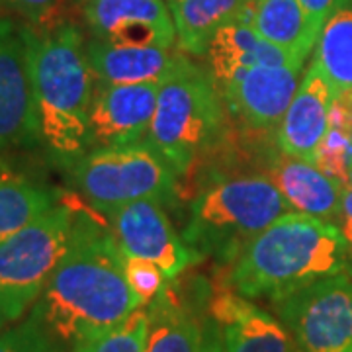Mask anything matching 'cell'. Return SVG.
<instances>
[{"mask_svg": "<svg viewBox=\"0 0 352 352\" xmlns=\"http://www.w3.org/2000/svg\"><path fill=\"white\" fill-rule=\"evenodd\" d=\"M251 2H254V0H249V4H251Z\"/></svg>", "mask_w": 352, "mask_h": 352, "instance_id": "obj_34", "label": "cell"}, {"mask_svg": "<svg viewBox=\"0 0 352 352\" xmlns=\"http://www.w3.org/2000/svg\"><path fill=\"white\" fill-rule=\"evenodd\" d=\"M300 2H302L303 10L309 16V20L314 22L315 28L323 30V25L329 18L351 0H300Z\"/></svg>", "mask_w": 352, "mask_h": 352, "instance_id": "obj_29", "label": "cell"}, {"mask_svg": "<svg viewBox=\"0 0 352 352\" xmlns=\"http://www.w3.org/2000/svg\"><path fill=\"white\" fill-rule=\"evenodd\" d=\"M143 307L126 276V256L92 217L76 214L71 243L32 315L61 344L75 346L122 325Z\"/></svg>", "mask_w": 352, "mask_h": 352, "instance_id": "obj_1", "label": "cell"}, {"mask_svg": "<svg viewBox=\"0 0 352 352\" xmlns=\"http://www.w3.org/2000/svg\"><path fill=\"white\" fill-rule=\"evenodd\" d=\"M335 226L339 227V231L342 233L344 241L349 243V247L352 249V182L342 188V198H340V210Z\"/></svg>", "mask_w": 352, "mask_h": 352, "instance_id": "obj_30", "label": "cell"}, {"mask_svg": "<svg viewBox=\"0 0 352 352\" xmlns=\"http://www.w3.org/2000/svg\"><path fill=\"white\" fill-rule=\"evenodd\" d=\"M274 305L302 352H352V274L319 280Z\"/></svg>", "mask_w": 352, "mask_h": 352, "instance_id": "obj_8", "label": "cell"}, {"mask_svg": "<svg viewBox=\"0 0 352 352\" xmlns=\"http://www.w3.org/2000/svg\"><path fill=\"white\" fill-rule=\"evenodd\" d=\"M161 85L96 82L90 118L88 151L143 143L151 127Z\"/></svg>", "mask_w": 352, "mask_h": 352, "instance_id": "obj_11", "label": "cell"}, {"mask_svg": "<svg viewBox=\"0 0 352 352\" xmlns=\"http://www.w3.org/2000/svg\"><path fill=\"white\" fill-rule=\"evenodd\" d=\"M223 100L210 71L194 63L161 85L149 133L143 143L161 155L175 173H186L221 133Z\"/></svg>", "mask_w": 352, "mask_h": 352, "instance_id": "obj_5", "label": "cell"}, {"mask_svg": "<svg viewBox=\"0 0 352 352\" xmlns=\"http://www.w3.org/2000/svg\"><path fill=\"white\" fill-rule=\"evenodd\" d=\"M20 28L41 141L57 163L71 168L88 153V118L96 90L85 39L71 22L51 28L20 24Z\"/></svg>", "mask_w": 352, "mask_h": 352, "instance_id": "obj_3", "label": "cell"}, {"mask_svg": "<svg viewBox=\"0 0 352 352\" xmlns=\"http://www.w3.org/2000/svg\"><path fill=\"white\" fill-rule=\"evenodd\" d=\"M149 335L147 307H139L122 325L98 337L76 342L71 352H145Z\"/></svg>", "mask_w": 352, "mask_h": 352, "instance_id": "obj_24", "label": "cell"}, {"mask_svg": "<svg viewBox=\"0 0 352 352\" xmlns=\"http://www.w3.org/2000/svg\"><path fill=\"white\" fill-rule=\"evenodd\" d=\"M71 180L104 214L141 200L175 198L176 173L147 143L92 149L71 166Z\"/></svg>", "mask_w": 352, "mask_h": 352, "instance_id": "obj_7", "label": "cell"}, {"mask_svg": "<svg viewBox=\"0 0 352 352\" xmlns=\"http://www.w3.org/2000/svg\"><path fill=\"white\" fill-rule=\"evenodd\" d=\"M210 317L221 331L227 352H302L282 321L237 292H217Z\"/></svg>", "mask_w": 352, "mask_h": 352, "instance_id": "obj_14", "label": "cell"}, {"mask_svg": "<svg viewBox=\"0 0 352 352\" xmlns=\"http://www.w3.org/2000/svg\"><path fill=\"white\" fill-rule=\"evenodd\" d=\"M274 186L280 190L284 200L288 201L294 212L337 219L342 198V186L317 168L311 161H303L296 157H286L276 161L268 176Z\"/></svg>", "mask_w": 352, "mask_h": 352, "instance_id": "obj_19", "label": "cell"}, {"mask_svg": "<svg viewBox=\"0 0 352 352\" xmlns=\"http://www.w3.org/2000/svg\"><path fill=\"white\" fill-rule=\"evenodd\" d=\"M164 2H168V4H170V2H173V0H164Z\"/></svg>", "mask_w": 352, "mask_h": 352, "instance_id": "obj_33", "label": "cell"}, {"mask_svg": "<svg viewBox=\"0 0 352 352\" xmlns=\"http://www.w3.org/2000/svg\"><path fill=\"white\" fill-rule=\"evenodd\" d=\"M314 63L335 96L352 88V0L329 18L315 45Z\"/></svg>", "mask_w": 352, "mask_h": 352, "instance_id": "obj_23", "label": "cell"}, {"mask_svg": "<svg viewBox=\"0 0 352 352\" xmlns=\"http://www.w3.org/2000/svg\"><path fill=\"white\" fill-rule=\"evenodd\" d=\"M149 335L145 352H200L201 325L170 286L147 305Z\"/></svg>", "mask_w": 352, "mask_h": 352, "instance_id": "obj_21", "label": "cell"}, {"mask_svg": "<svg viewBox=\"0 0 352 352\" xmlns=\"http://www.w3.org/2000/svg\"><path fill=\"white\" fill-rule=\"evenodd\" d=\"M168 6L178 47L186 55H206L215 34L241 18L249 0H173Z\"/></svg>", "mask_w": 352, "mask_h": 352, "instance_id": "obj_20", "label": "cell"}, {"mask_svg": "<svg viewBox=\"0 0 352 352\" xmlns=\"http://www.w3.org/2000/svg\"><path fill=\"white\" fill-rule=\"evenodd\" d=\"M0 10L12 12L32 28H51L65 22V0H0Z\"/></svg>", "mask_w": 352, "mask_h": 352, "instance_id": "obj_28", "label": "cell"}, {"mask_svg": "<svg viewBox=\"0 0 352 352\" xmlns=\"http://www.w3.org/2000/svg\"><path fill=\"white\" fill-rule=\"evenodd\" d=\"M300 65H261L217 88L233 118L254 129L278 126L300 88Z\"/></svg>", "mask_w": 352, "mask_h": 352, "instance_id": "obj_13", "label": "cell"}, {"mask_svg": "<svg viewBox=\"0 0 352 352\" xmlns=\"http://www.w3.org/2000/svg\"><path fill=\"white\" fill-rule=\"evenodd\" d=\"M206 57L215 88H221L252 67L298 65L284 51L261 38L243 18L229 22L215 34L208 45Z\"/></svg>", "mask_w": 352, "mask_h": 352, "instance_id": "obj_18", "label": "cell"}, {"mask_svg": "<svg viewBox=\"0 0 352 352\" xmlns=\"http://www.w3.org/2000/svg\"><path fill=\"white\" fill-rule=\"evenodd\" d=\"M311 163L346 188L352 182V138L337 127H329Z\"/></svg>", "mask_w": 352, "mask_h": 352, "instance_id": "obj_25", "label": "cell"}, {"mask_svg": "<svg viewBox=\"0 0 352 352\" xmlns=\"http://www.w3.org/2000/svg\"><path fill=\"white\" fill-rule=\"evenodd\" d=\"M241 18L261 38L284 51L298 65L305 63L321 34L300 0H254Z\"/></svg>", "mask_w": 352, "mask_h": 352, "instance_id": "obj_17", "label": "cell"}, {"mask_svg": "<svg viewBox=\"0 0 352 352\" xmlns=\"http://www.w3.org/2000/svg\"><path fill=\"white\" fill-rule=\"evenodd\" d=\"M292 212L268 176H239L204 190L190 208L182 239L201 258L233 263L243 249L280 215Z\"/></svg>", "mask_w": 352, "mask_h": 352, "instance_id": "obj_4", "label": "cell"}, {"mask_svg": "<svg viewBox=\"0 0 352 352\" xmlns=\"http://www.w3.org/2000/svg\"><path fill=\"white\" fill-rule=\"evenodd\" d=\"M352 274V249L333 221L288 212L243 249L227 282L237 294L272 303L319 280Z\"/></svg>", "mask_w": 352, "mask_h": 352, "instance_id": "obj_2", "label": "cell"}, {"mask_svg": "<svg viewBox=\"0 0 352 352\" xmlns=\"http://www.w3.org/2000/svg\"><path fill=\"white\" fill-rule=\"evenodd\" d=\"M335 92L327 78L311 61L300 88L284 113L278 129V147L286 157L314 161V155L325 138Z\"/></svg>", "mask_w": 352, "mask_h": 352, "instance_id": "obj_16", "label": "cell"}, {"mask_svg": "<svg viewBox=\"0 0 352 352\" xmlns=\"http://www.w3.org/2000/svg\"><path fill=\"white\" fill-rule=\"evenodd\" d=\"M41 139L22 28L0 20V153Z\"/></svg>", "mask_w": 352, "mask_h": 352, "instance_id": "obj_10", "label": "cell"}, {"mask_svg": "<svg viewBox=\"0 0 352 352\" xmlns=\"http://www.w3.org/2000/svg\"><path fill=\"white\" fill-rule=\"evenodd\" d=\"M200 352H227L226 344H223V337H221V331L215 325V321L212 317L201 323Z\"/></svg>", "mask_w": 352, "mask_h": 352, "instance_id": "obj_31", "label": "cell"}, {"mask_svg": "<svg viewBox=\"0 0 352 352\" xmlns=\"http://www.w3.org/2000/svg\"><path fill=\"white\" fill-rule=\"evenodd\" d=\"M87 57L96 82L106 85H164L194 65L182 50L112 45L100 39L88 41Z\"/></svg>", "mask_w": 352, "mask_h": 352, "instance_id": "obj_15", "label": "cell"}, {"mask_svg": "<svg viewBox=\"0 0 352 352\" xmlns=\"http://www.w3.org/2000/svg\"><path fill=\"white\" fill-rule=\"evenodd\" d=\"M106 215L122 252L161 266L168 280L201 261L200 254L176 233L159 201H133Z\"/></svg>", "mask_w": 352, "mask_h": 352, "instance_id": "obj_9", "label": "cell"}, {"mask_svg": "<svg viewBox=\"0 0 352 352\" xmlns=\"http://www.w3.org/2000/svg\"><path fill=\"white\" fill-rule=\"evenodd\" d=\"M59 201L57 190L0 168V241L30 226Z\"/></svg>", "mask_w": 352, "mask_h": 352, "instance_id": "obj_22", "label": "cell"}, {"mask_svg": "<svg viewBox=\"0 0 352 352\" xmlns=\"http://www.w3.org/2000/svg\"><path fill=\"white\" fill-rule=\"evenodd\" d=\"M126 276L143 307L157 300L170 282L161 270V266L138 256H126Z\"/></svg>", "mask_w": 352, "mask_h": 352, "instance_id": "obj_27", "label": "cell"}, {"mask_svg": "<svg viewBox=\"0 0 352 352\" xmlns=\"http://www.w3.org/2000/svg\"><path fill=\"white\" fill-rule=\"evenodd\" d=\"M85 18L94 39L112 45H178L173 12L164 0H87Z\"/></svg>", "mask_w": 352, "mask_h": 352, "instance_id": "obj_12", "label": "cell"}, {"mask_svg": "<svg viewBox=\"0 0 352 352\" xmlns=\"http://www.w3.org/2000/svg\"><path fill=\"white\" fill-rule=\"evenodd\" d=\"M4 321H6V319H4V315L0 314V329H2V325H4Z\"/></svg>", "mask_w": 352, "mask_h": 352, "instance_id": "obj_32", "label": "cell"}, {"mask_svg": "<svg viewBox=\"0 0 352 352\" xmlns=\"http://www.w3.org/2000/svg\"><path fill=\"white\" fill-rule=\"evenodd\" d=\"M0 352H63L61 342L34 315L0 333Z\"/></svg>", "mask_w": 352, "mask_h": 352, "instance_id": "obj_26", "label": "cell"}, {"mask_svg": "<svg viewBox=\"0 0 352 352\" xmlns=\"http://www.w3.org/2000/svg\"><path fill=\"white\" fill-rule=\"evenodd\" d=\"M76 212L63 201L0 241V314L18 321L38 302L71 243Z\"/></svg>", "mask_w": 352, "mask_h": 352, "instance_id": "obj_6", "label": "cell"}]
</instances>
